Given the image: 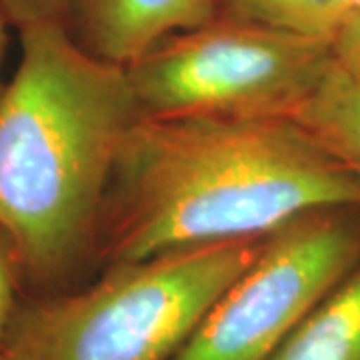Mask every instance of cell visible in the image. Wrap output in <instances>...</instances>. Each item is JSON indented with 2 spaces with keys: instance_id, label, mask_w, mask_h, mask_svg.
Returning a JSON list of instances; mask_svg holds the SVG:
<instances>
[{
  "instance_id": "7a4b0ae2",
  "label": "cell",
  "mask_w": 360,
  "mask_h": 360,
  "mask_svg": "<svg viewBox=\"0 0 360 360\" xmlns=\"http://www.w3.org/2000/svg\"><path fill=\"white\" fill-rule=\"evenodd\" d=\"M18 37L0 96V231L20 281L52 295L96 262L112 170L141 110L124 66L92 56L66 26Z\"/></svg>"
},
{
  "instance_id": "30bf717a",
  "label": "cell",
  "mask_w": 360,
  "mask_h": 360,
  "mask_svg": "<svg viewBox=\"0 0 360 360\" xmlns=\"http://www.w3.org/2000/svg\"><path fill=\"white\" fill-rule=\"evenodd\" d=\"M72 0H0V11L16 30L37 25H68Z\"/></svg>"
},
{
  "instance_id": "5bb4252c",
  "label": "cell",
  "mask_w": 360,
  "mask_h": 360,
  "mask_svg": "<svg viewBox=\"0 0 360 360\" xmlns=\"http://www.w3.org/2000/svg\"><path fill=\"white\" fill-rule=\"evenodd\" d=\"M350 22H360V0H348V11L347 18H345V25H350ZM340 26V28H342Z\"/></svg>"
},
{
  "instance_id": "6da1fadb",
  "label": "cell",
  "mask_w": 360,
  "mask_h": 360,
  "mask_svg": "<svg viewBox=\"0 0 360 360\" xmlns=\"http://www.w3.org/2000/svg\"><path fill=\"white\" fill-rule=\"evenodd\" d=\"M342 205H360V184L292 118L141 116L116 158L96 262L266 236Z\"/></svg>"
},
{
  "instance_id": "ba28073f",
  "label": "cell",
  "mask_w": 360,
  "mask_h": 360,
  "mask_svg": "<svg viewBox=\"0 0 360 360\" xmlns=\"http://www.w3.org/2000/svg\"><path fill=\"white\" fill-rule=\"evenodd\" d=\"M302 129L360 184V78L336 63L296 116Z\"/></svg>"
},
{
  "instance_id": "277c9868",
  "label": "cell",
  "mask_w": 360,
  "mask_h": 360,
  "mask_svg": "<svg viewBox=\"0 0 360 360\" xmlns=\"http://www.w3.org/2000/svg\"><path fill=\"white\" fill-rule=\"evenodd\" d=\"M335 65L333 42L214 16L124 66L144 118H295Z\"/></svg>"
},
{
  "instance_id": "8992f818",
  "label": "cell",
  "mask_w": 360,
  "mask_h": 360,
  "mask_svg": "<svg viewBox=\"0 0 360 360\" xmlns=\"http://www.w3.org/2000/svg\"><path fill=\"white\" fill-rule=\"evenodd\" d=\"M214 16L212 0H72L66 28L92 56L127 66L160 39Z\"/></svg>"
},
{
  "instance_id": "7c38bea8",
  "label": "cell",
  "mask_w": 360,
  "mask_h": 360,
  "mask_svg": "<svg viewBox=\"0 0 360 360\" xmlns=\"http://www.w3.org/2000/svg\"><path fill=\"white\" fill-rule=\"evenodd\" d=\"M333 51L336 63L352 77L360 78V22H350L338 30L333 40Z\"/></svg>"
},
{
  "instance_id": "9c48e42d",
  "label": "cell",
  "mask_w": 360,
  "mask_h": 360,
  "mask_svg": "<svg viewBox=\"0 0 360 360\" xmlns=\"http://www.w3.org/2000/svg\"><path fill=\"white\" fill-rule=\"evenodd\" d=\"M217 16L278 26L316 39H336L348 0H212Z\"/></svg>"
},
{
  "instance_id": "9a60e30c",
  "label": "cell",
  "mask_w": 360,
  "mask_h": 360,
  "mask_svg": "<svg viewBox=\"0 0 360 360\" xmlns=\"http://www.w3.org/2000/svg\"><path fill=\"white\" fill-rule=\"evenodd\" d=\"M0 360H11L8 356H6V352H4L2 348H0Z\"/></svg>"
},
{
  "instance_id": "4fadbf2b",
  "label": "cell",
  "mask_w": 360,
  "mask_h": 360,
  "mask_svg": "<svg viewBox=\"0 0 360 360\" xmlns=\"http://www.w3.org/2000/svg\"><path fill=\"white\" fill-rule=\"evenodd\" d=\"M8 20L4 13L0 11V96L4 92V86H6V80H4V75H2V68H4V58H6V46H8Z\"/></svg>"
},
{
  "instance_id": "3957f363",
  "label": "cell",
  "mask_w": 360,
  "mask_h": 360,
  "mask_svg": "<svg viewBox=\"0 0 360 360\" xmlns=\"http://www.w3.org/2000/svg\"><path fill=\"white\" fill-rule=\"evenodd\" d=\"M262 243L224 240L104 266L84 288L20 304L2 350L11 360H172Z\"/></svg>"
},
{
  "instance_id": "8fae6325",
  "label": "cell",
  "mask_w": 360,
  "mask_h": 360,
  "mask_svg": "<svg viewBox=\"0 0 360 360\" xmlns=\"http://www.w3.org/2000/svg\"><path fill=\"white\" fill-rule=\"evenodd\" d=\"M20 283L22 281H20L13 246L8 243L6 234L0 231V348L4 347L14 314L20 307L16 302V290Z\"/></svg>"
},
{
  "instance_id": "52a82bcc",
  "label": "cell",
  "mask_w": 360,
  "mask_h": 360,
  "mask_svg": "<svg viewBox=\"0 0 360 360\" xmlns=\"http://www.w3.org/2000/svg\"><path fill=\"white\" fill-rule=\"evenodd\" d=\"M269 360H360V264Z\"/></svg>"
},
{
  "instance_id": "5b68a950",
  "label": "cell",
  "mask_w": 360,
  "mask_h": 360,
  "mask_svg": "<svg viewBox=\"0 0 360 360\" xmlns=\"http://www.w3.org/2000/svg\"><path fill=\"white\" fill-rule=\"evenodd\" d=\"M360 264V205L302 212L264 236L172 360H269Z\"/></svg>"
}]
</instances>
